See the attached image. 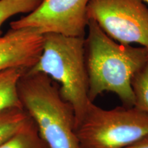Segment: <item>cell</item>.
Listing matches in <instances>:
<instances>
[{"label":"cell","mask_w":148,"mask_h":148,"mask_svg":"<svg viewBox=\"0 0 148 148\" xmlns=\"http://www.w3.org/2000/svg\"><path fill=\"white\" fill-rule=\"evenodd\" d=\"M87 27L84 49L88 99L93 102L103 92H111L125 106H134L132 81L148 62V49L115 41L92 19H88Z\"/></svg>","instance_id":"obj_1"},{"label":"cell","mask_w":148,"mask_h":148,"mask_svg":"<svg viewBox=\"0 0 148 148\" xmlns=\"http://www.w3.org/2000/svg\"><path fill=\"white\" fill-rule=\"evenodd\" d=\"M17 89L22 107L49 148H80L75 112L61 96L58 83L44 73L26 71Z\"/></svg>","instance_id":"obj_2"},{"label":"cell","mask_w":148,"mask_h":148,"mask_svg":"<svg viewBox=\"0 0 148 148\" xmlns=\"http://www.w3.org/2000/svg\"><path fill=\"white\" fill-rule=\"evenodd\" d=\"M84 43L85 37L45 34L40 58L27 70L45 74L58 83L62 97L73 107L76 127L91 102L88 96Z\"/></svg>","instance_id":"obj_3"},{"label":"cell","mask_w":148,"mask_h":148,"mask_svg":"<svg viewBox=\"0 0 148 148\" xmlns=\"http://www.w3.org/2000/svg\"><path fill=\"white\" fill-rule=\"evenodd\" d=\"M76 135L80 148H126L148 135V115L134 106L106 110L90 102Z\"/></svg>","instance_id":"obj_4"},{"label":"cell","mask_w":148,"mask_h":148,"mask_svg":"<svg viewBox=\"0 0 148 148\" xmlns=\"http://www.w3.org/2000/svg\"><path fill=\"white\" fill-rule=\"evenodd\" d=\"M87 16L115 41L148 49V7L143 0H90Z\"/></svg>","instance_id":"obj_5"},{"label":"cell","mask_w":148,"mask_h":148,"mask_svg":"<svg viewBox=\"0 0 148 148\" xmlns=\"http://www.w3.org/2000/svg\"><path fill=\"white\" fill-rule=\"evenodd\" d=\"M90 0H42L37 8L10 23V29L34 27L42 34L56 33L67 36L84 37Z\"/></svg>","instance_id":"obj_6"},{"label":"cell","mask_w":148,"mask_h":148,"mask_svg":"<svg viewBox=\"0 0 148 148\" xmlns=\"http://www.w3.org/2000/svg\"><path fill=\"white\" fill-rule=\"evenodd\" d=\"M43 42L44 34L34 27L9 29L0 37V71L30 69L40 58Z\"/></svg>","instance_id":"obj_7"},{"label":"cell","mask_w":148,"mask_h":148,"mask_svg":"<svg viewBox=\"0 0 148 148\" xmlns=\"http://www.w3.org/2000/svg\"><path fill=\"white\" fill-rule=\"evenodd\" d=\"M25 71L12 68L0 71V112L10 108H23L18 97V79Z\"/></svg>","instance_id":"obj_8"},{"label":"cell","mask_w":148,"mask_h":148,"mask_svg":"<svg viewBox=\"0 0 148 148\" xmlns=\"http://www.w3.org/2000/svg\"><path fill=\"white\" fill-rule=\"evenodd\" d=\"M30 119L23 108H10L0 112V145L17 133Z\"/></svg>","instance_id":"obj_9"},{"label":"cell","mask_w":148,"mask_h":148,"mask_svg":"<svg viewBox=\"0 0 148 148\" xmlns=\"http://www.w3.org/2000/svg\"><path fill=\"white\" fill-rule=\"evenodd\" d=\"M0 148H49L40 136L34 122L31 119L14 136L0 145Z\"/></svg>","instance_id":"obj_10"},{"label":"cell","mask_w":148,"mask_h":148,"mask_svg":"<svg viewBox=\"0 0 148 148\" xmlns=\"http://www.w3.org/2000/svg\"><path fill=\"white\" fill-rule=\"evenodd\" d=\"M42 0H0V37L1 26L8 18L16 14L30 13L41 3Z\"/></svg>","instance_id":"obj_11"},{"label":"cell","mask_w":148,"mask_h":148,"mask_svg":"<svg viewBox=\"0 0 148 148\" xmlns=\"http://www.w3.org/2000/svg\"><path fill=\"white\" fill-rule=\"evenodd\" d=\"M134 107L148 115V62L135 74L132 81Z\"/></svg>","instance_id":"obj_12"},{"label":"cell","mask_w":148,"mask_h":148,"mask_svg":"<svg viewBox=\"0 0 148 148\" xmlns=\"http://www.w3.org/2000/svg\"><path fill=\"white\" fill-rule=\"evenodd\" d=\"M126 148H148V135Z\"/></svg>","instance_id":"obj_13"},{"label":"cell","mask_w":148,"mask_h":148,"mask_svg":"<svg viewBox=\"0 0 148 148\" xmlns=\"http://www.w3.org/2000/svg\"><path fill=\"white\" fill-rule=\"evenodd\" d=\"M144 2H146L148 4V0H143Z\"/></svg>","instance_id":"obj_14"}]
</instances>
